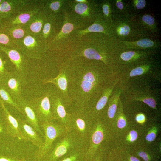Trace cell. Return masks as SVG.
<instances>
[{"label": "cell", "instance_id": "obj_1", "mask_svg": "<svg viewBox=\"0 0 161 161\" xmlns=\"http://www.w3.org/2000/svg\"><path fill=\"white\" fill-rule=\"evenodd\" d=\"M65 68L72 111L88 109L91 104L99 98L107 86L105 85L107 75L102 71L88 66Z\"/></svg>", "mask_w": 161, "mask_h": 161}, {"label": "cell", "instance_id": "obj_2", "mask_svg": "<svg viewBox=\"0 0 161 161\" xmlns=\"http://www.w3.org/2000/svg\"><path fill=\"white\" fill-rule=\"evenodd\" d=\"M44 134V145L37 150L34 157L37 161L41 160L51 151L55 141L64 136L69 130L64 126L54 121L39 124Z\"/></svg>", "mask_w": 161, "mask_h": 161}, {"label": "cell", "instance_id": "obj_3", "mask_svg": "<svg viewBox=\"0 0 161 161\" xmlns=\"http://www.w3.org/2000/svg\"><path fill=\"white\" fill-rule=\"evenodd\" d=\"M69 130L80 140L89 143L90 134L95 120L87 110H75L70 112Z\"/></svg>", "mask_w": 161, "mask_h": 161}, {"label": "cell", "instance_id": "obj_4", "mask_svg": "<svg viewBox=\"0 0 161 161\" xmlns=\"http://www.w3.org/2000/svg\"><path fill=\"white\" fill-rule=\"evenodd\" d=\"M86 145L89 143L80 140L69 130L55 141L50 152L40 161H57L71 151Z\"/></svg>", "mask_w": 161, "mask_h": 161}, {"label": "cell", "instance_id": "obj_5", "mask_svg": "<svg viewBox=\"0 0 161 161\" xmlns=\"http://www.w3.org/2000/svg\"><path fill=\"white\" fill-rule=\"evenodd\" d=\"M51 91L47 90L41 96L28 101L39 124L55 121L51 111L50 98Z\"/></svg>", "mask_w": 161, "mask_h": 161}, {"label": "cell", "instance_id": "obj_6", "mask_svg": "<svg viewBox=\"0 0 161 161\" xmlns=\"http://www.w3.org/2000/svg\"><path fill=\"white\" fill-rule=\"evenodd\" d=\"M50 99L51 112L54 120L69 130L70 113L66 111L61 96L57 90H52Z\"/></svg>", "mask_w": 161, "mask_h": 161}, {"label": "cell", "instance_id": "obj_7", "mask_svg": "<svg viewBox=\"0 0 161 161\" xmlns=\"http://www.w3.org/2000/svg\"><path fill=\"white\" fill-rule=\"evenodd\" d=\"M26 83V77L15 71L8 72L4 78L3 84L15 102L22 96V89Z\"/></svg>", "mask_w": 161, "mask_h": 161}, {"label": "cell", "instance_id": "obj_8", "mask_svg": "<svg viewBox=\"0 0 161 161\" xmlns=\"http://www.w3.org/2000/svg\"><path fill=\"white\" fill-rule=\"evenodd\" d=\"M42 82L44 84L52 83L55 85L66 108L71 107V102L68 93V81L65 66L59 67V74L56 77L44 79Z\"/></svg>", "mask_w": 161, "mask_h": 161}, {"label": "cell", "instance_id": "obj_9", "mask_svg": "<svg viewBox=\"0 0 161 161\" xmlns=\"http://www.w3.org/2000/svg\"><path fill=\"white\" fill-rule=\"evenodd\" d=\"M104 138L103 130L102 125L95 120L91 132L89 144L86 154V161H92L97 147Z\"/></svg>", "mask_w": 161, "mask_h": 161}, {"label": "cell", "instance_id": "obj_10", "mask_svg": "<svg viewBox=\"0 0 161 161\" xmlns=\"http://www.w3.org/2000/svg\"><path fill=\"white\" fill-rule=\"evenodd\" d=\"M0 51L4 52L14 64L15 71L26 77L28 74L29 67L27 60L19 51L0 44Z\"/></svg>", "mask_w": 161, "mask_h": 161}, {"label": "cell", "instance_id": "obj_11", "mask_svg": "<svg viewBox=\"0 0 161 161\" xmlns=\"http://www.w3.org/2000/svg\"><path fill=\"white\" fill-rule=\"evenodd\" d=\"M20 41V47H18L21 53L30 58L39 59L41 58L44 51L38 46L37 40L30 35L25 36Z\"/></svg>", "mask_w": 161, "mask_h": 161}, {"label": "cell", "instance_id": "obj_12", "mask_svg": "<svg viewBox=\"0 0 161 161\" xmlns=\"http://www.w3.org/2000/svg\"><path fill=\"white\" fill-rule=\"evenodd\" d=\"M17 119L23 140L31 142L33 145L38 147V148L41 147L44 145V140L39 133L25 120L19 118Z\"/></svg>", "mask_w": 161, "mask_h": 161}, {"label": "cell", "instance_id": "obj_13", "mask_svg": "<svg viewBox=\"0 0 161 161\" xmlns=\"http://www.w3.org/2000/svg\"><path fill=\"white\" fill-rule=\"evenodd\" d=\"M15 102L21 109L23 113V115L26 117L25 120L26 122L44 138L43 132L41 129L35 113L31 107L29 101L26 100L21 96L17 99Z\"/></svg>", "mask_w": 161, "mask_h": 161}, {"label": "cell", "instance_id": "obj_14", "mask_svg": "<svg viewBox=\"0 0 161 161\" xmlns=\"http://www.w3.org/2000/svg\"><path fill=\"white\" fill-rule=\"evenodd\" d=\"M0 104L4 115L7 134L12 137L23 140V137L19 130L17 119L10 114L0 99Z\"/></svg>", "mask_w": 161, "mask_h": 161}, {"label": "cell", "instance_id": "obj_15", "mask_svg": "<svg viewBox=\"0 0 161 161\" xmlns=\"http://www.w3.org/2000/svg\"><path fill=\"white\" fill-rule=\"evenodd\" d=\"M117 83H115L111 86H106L103 90L100 97L95 106L87 110L90 115L94 119H97V115L100 111L106 104L112 90Z\"/></svg>", "mask_w": 161, "mask_h": 161}, {"label": "cell", "instance_id": "obj_16", "mask_svg": "<svg viewBox=\"0 0 161 161\" xmlns=\"http://www.w3.org/2000/svg\"><path fill=\"white\" fill-rule=\"evenodd\" d=\"M89 145H82L71 151L57 161H86V154Z\"/></svg>", "mask_w": 161, "mask_h": 161}, {"label": "cell", "instance_id": "obj_17", "mask_svg": "<svg viewBox=\"0 0 161 161\" xmlns=\"http://www.w3.org/2000/svg\"><path fill=\"white\" fill-rule=\"evenodd\" d=\"M0 99L4 103H8L10 105L23 114V113L21 109L14 101L3 84H0Z\"/></svg>", "mask_w": 161, "mask_h": 161}, {"label": "cell", "instance_id": "obj_18", "mask_svg": "<svg viewBox=\"0 0 161 161\" xmlns=\"http://www.w3.org/2000/svg\"><path fill=\"white\" fill-rule=\"evenodd\" d=\"M121 91V90L116 91L109 99V106L107 111V116L109 118H113L115 114Z\"/></svg>", "mask_w": 161, "mask_h": 161}, {"label": "cell", "instance_id": "obj_19", "mask_svg": "<svg viewBox=\"0 0 161 161\" xmlns=\"http://www.w3.org/2000/svg\"><path fill=\"white\" fill-rule=\"evenodd\" d=\"M0 6V18L4 20L9 19L13 13V1L4 0Z\"/></svg>", "mask_w": 161, "mask_h": 161}, {"label": "cell", "instance_id": "obj_20", "mask_svg": "<svg viewBox=\"0 0 161 161\" xmlns=\"http://www.w3.org/2000/svg\"><path fill=\"white\" fill-rule=\"evenodd\" d=\"M6 32L12 38L19 39L23 38L25 32L21 28L16 27L13 28L10 27L1 26Z\"/></svg>", "mask_w": 161, "mask_h": 161}, {"label": "cell", "instance_id": "obj_21", "mask_svg": "<svg viewBox=\"0 0 161 161\" xmlns=\"http://www.w3.org/2000/svg\"><path fill=\"white\" fill-rule=\"evenodd\" d=\"M81 55L89 59L101 60L106 63L105 59L103 56L94 49L88 48L86 49L82 52Z\"/></svg>", "mask_w": 161, "mask_h": 161}, {"label": "cell", "instance_id": "obj_22", "mask_svg": "<svg viewBox=\"0 0 161 161\" xmlns=\"http://www.w3.org/2000/svg\"><path fill=\"white\" fill-rule=\"evenodd\" d=\"M12 38L6 32L4 29L0 27V44L10 48L12 46Z\"/></svg>", "mask_w": 161, "mask_h": 161}, {"label": "cell", "instance_id": "obj_23", "mask_svg": "<svg viewBox=\"0 0 161 161\" xmlns=\"http://www.w3.org/2000/svg\"><path fill=\"white\" fill-rule=\"evenodd\" d=\"M104 29L100 24L94 23L86 29L81 30L79 32L80 35H83L89 32H103Z\"/></svg>", "mask_w": 161, "mask_h": 161}, {"label": "cell", "instance_id": "obj_24", "mask_svg": "<svg viewBox=\"0 0 161 161\" xmlns=\"http://www.w3.org/2000/svg\"><path fill=\"white\" fill-rule=\"evenodd\" d=\"M73 25L69 23H66L63 26L61 31L54 39L56 40L63 37L64 35L70 33L73 30Z\"/></svg>", "mask_w": 161, "mask_h": 161}, {"label": "cell", "instance_id": "obj_25", "mask_svg": "<svg viewBox=\"0 0 161 161\" xmlns=\"http://www.w3.org/2000/svg\"><path fill=\"white\" fill-rule=\"evenodd\" d=\"M43 25V22L41 19L35 20L30 25L31 31L34 33H38L41 31Z\"/></svg>", "mask_w": 161, "mask_h": 161}, {"label": "cell", "instance_id": "obj_26", "mask_svg": "<svg viewBox=\"0 0 161 161\" xmlns=\"http://www.w3.org/2000/svg\"><path fill=\"white\" fill-rule=\"evenodd\" d=\"M88 7L85 3H78L75 7V12L80 15H84L87 13Z\"/></svg>", "mask_w": 161, "mask_h": 161}, {"label": "cell", "instance_id": "obj_27", "mask_svg": "<svg viewBox=\"0 0 161 161\" xmlns=\"http://www.w3.org/2000/svg\"><path fill=\"white\" fill-rule=\"evenodd\" d=\"M136 44L139 47L147 48L152 46L154 43L152 41L149 39H144L137 41Z\"/></svg>", "mask_w": 161, "mask_h": 161}, {"label": "cell", "instance_id": "obj_28", "mask_svg": "<svg viewBox=\"0 0 161 161\" xmlns=\"http://www.w3.org/2000/svg\"><path fill=\"white\" fill-rule=\"evenodd\" d=\"M145 67H138L132 70L130 72L129 75L130 77H133L139 75L145 72V71L147 70Z\"/></svg>", "mask_w": 161, "mask_h": 161}, {"label": "cell", "instance_id": "obj_29", "mask_svg": "<svg viewBox=\"0 0 161 161\" xmlns=\"http://www.w3.org/2000/svg\"><path fill=\"white\" fill-rule=\"evenodd\" d=\"M0 161H29L25 158L18 159L10 156H6L0 154Z\"/></svg>", "mask_w": 161, "mask_h": 161}, {"label": "cell", "instance_id": "obj_30", "mask_svg": "<svg viewBox=\"0 0 161 161\" xmlns=\"http://www.w3.org/2000/svg\"><path fill=\"white\" fill-rule=\"evenodd\" d=\"M5 62L3 60L0 53V76L3 79L8 72L5 68Z\"/></svg>", "mask_w": 161, "mask_h": 161}, {"label": "cell", "instance_id": "obj_31", "mask_svg": "<svg viewBox=\"0 0 161 161\" xmlns=\"http://www.w3.org/2000/svg\"><path fill=\"white\" fill-rule=\"evenodd\" d=\"M135 55V52L129 51L122 53L120 55V57L124 61H128L131 60Z\"/></svg>", "mask_w": 161, "mask_h": 161}, {"label": "cell", "instance_id": "obj_32", "mask_svg": "<svg viewBox=\"0 0 161 161\" xmlns=\"http://www.w3.org/2000/svg\"><path fill=\"white\" fill-rule=\"evenodd\" d=\"M143 21L149 25H153L154 23V19L151 15H143L142 18Z\"/></svg>", "mask_w": 161, "mask_h": 161}, {"label": "cell", "instance_id": "obj_33", "mask_svg": "<svg viewBox=\"0 0 161 161\" xmlns=\"http://www.w3.org/2000/svg\"><path fill=\"white\" fill-rule=\"evenodd\" d=\"M144 103L147 104L149 106L155 109L156 107V102L154 99L152 98H146L140 100Z\"/></svg>", "mask_w": 161, "mask_h": 161}, {"label": "cell", "instance_id": "obj_34", "mask_svg": "<svg viewBox=\"0 0 161 161\" xmlns=\"http://www.w3.org/2000/svg\"><path fill=\"white\" fill-rule=\"evenodd\" d=\"M61 5V2L60 1H53L50 3L49 7L52 10L56 12L58 10Z\"/></svg>", "mask_w": 161, "mask_h": 161}, {"label": "cell", "instance_id": "obj_35", "mask_svg": "<svg viewBox=\"0 0 161 161\" xmlns=\"http://www.w3.org/2000/svg\"><path fill=\"white\" fill-rule=\"evenodd\" d=\"M51 29V24L49 23H46L44 25L43 30V33L44 37L46 38L49 35Z\"/></svg>", "mask_w": 161, "mask_h": 161}, {"label": "cell", "instance_id": "obj_36", "mask_svg": "<svg viewBox=\"0 0 161 161\" xmlns=\"http://www.w3.org/2000/svg\"><path fill=\"white\" fill-rule=\"evenodd\" d=\"M130 31V28L127 25H124L120 29L119 34L123 35H128Z\"/></svg>", "mask_w": 161, "mask_h": 161}, {"label": "cell", "instance_id": "obj_37", "mask_svg": "<svg viewBox=\"0 0 161 161\" xmlns=\"http://www.w3.org/2000/svg\"><path fill=\"white\" fill-rule=\"evenodd\" d=\"M126 125V122L125 118L123 116L120 117L118 120L117 126L120 129L123 128Z\"/></svg>", "mask_w": 161, "mask_h": 161}, {"label": "cell", "instance_id": "obj_38", "mask_svg": "<svg viewBox=\"0 0 161 161\" xmlns=\"http://www.w3.org/2000/svg\"><path fill=\"white\" fill-rule=\"evenodd\" d=\"M156 137L155 131H151L149 133L146 137V140L149 142L154 141Z\"/></svg>", "mask_w": 161, "mask_h": 161}, {"label": "cell", "instance_id": "obj_39", "mask_svg": "<svg viewBox=\"0 0 161 161\" xmlns=\"http://www.w3.org/2000/svg\"><path fill=\"white\" fill-rule=\"evenodd\" d=\"M137 132L134 130H132L130 132L129 139L131 142H133L137 139Z\"/></svg>", "mask_w": 161, "mask_h": 161}, {"label": "cell", "instance_id": "obj_40", "mask_svg": "<svg viewBox=\"0 0 161 161\" xmlns=\"http://www.w3.org/2000/svg\"><path fill=\"white\" fill-rule=\"evenodd\" d=\"M146 4V1L145 0H137L136 4V7L139 9L143 8Z\"/></svg>", "mask_w": 161, "mask_h": 161}, {"label": "cell", "instance_id": "obj_41", "mask_svg": "<svg viewBox=\"0 0 161 161\" xmlns=\"http://www.w3.org/2000/svg\"><path fill=\"white\" fill-rule=\"evenodd\" d=\"M136 120L137 122L139 123H142L145 121V117L143 114H139L136 116Z\"/></svg>", "mask_w": 161, "mask_h": 161}, {"label": "cell", "instance_id": "obj_42", "mask_svg": "<svg viewBox=\"0 0 161 161\" xmlns=\"http://www.w3.org/2000/svg\"><path fill=\"white\" fill-rule=\"evenodd\" d=\"M139 155L145 161H148V157L147 154L144 152H140L138 153Z\"/></svg>", "mask_w": 161, "mask_h": 161}, {"label": "cell", "instance_id": "obj_43", "mask_svg": "<svg viewBox=\"0 0 161 161\" xmlns=\"http://www.w3.org/2000/svg\"><path fill=\"white\" fill-rule=\"evenodd\" d=\"M103 12L105 15H107L109 13V6L107 5L104 4L102 7Z\"/></svg>", "mask_w": 161, "mask_h": 161}, {"label": "cell", "instance_id": "obj_44", "mask_svg": "<svg viewBox=\"0 0 161 161\" xmlns=\"http://www.w3.org/2000/svg\"><path fill=\"white\" fill-rule=\"evenodd\" d=\"M117 7L120 9L121 10L123 8V3L120 1H117L116 3Z\"/></svg>", "mask_w": 161, "mask_h": 161}, {"label": "cell", "instance_id": "obj_45", "mask_svg": "<svg viewBox=\"0 0 161 161\" xmlns=\"http://www.w3.org/2000/svg\"><path fill=\"white\" fill-rule=\"evenodd\" d=\"M130 159L131 161H140L137 158L132 156L130 157Z\"/></svg>", "mask_w": 161, "mask_h": 161}, {"label": "cell", "instance_id": "obj_46", "mask_svg": "<svg viewBox=\"0 0 161 161\" xmlns=\"http://www.w3.org/2000/svg\"><path fill=\"white\" fill-rule=\"evenodd\" d=\"M3 125L2 123H0V133L3 131Z\"/></svg>", "mask_w": 161, "mask_h": 161}, {"label": "cell", "instance_id": "obj_47", "mask_svg": "<svg viewBox=\"0 0 161 161\" xmlns=\"http://www.w3.org/2000/svg\"><path fill=\"white\" fill-rule=\"evenodd\" d=\"M76 1L79 3H85L87 2V1L85 0H76Z\"/></svg>", "mask_w": 161, "mask_h": 161}, {"label": "cell", "instance_id": "obj_48", "mask_svg": "<svg viewBox=\"0 0 161 161\" xmlns=\"http://www.w3.org/2000/svg\"><path fill=\"white\" fill-rule=\"evenodd\" d=\"M4 20L0 18V27L2 25Z\"/></svg>", "mask_w": 161, "mask_h": 161}, {"label": "cell", "instance_id": "obj_49", "mask_svg": "<svg viewBox=\"0 0 161 161\" xmlns=\"http://www.w3.org/2000/svg\"><path fill=\"white\" fill-rule=\"evenodd\" d=\"M3 81L4 79L0 76V84H3Z\"/></svg>", "mask_w": 161, "mask_h": 161}, {"label": "cell", "instance_id": "obj_50", "mask_svg": "<svg viewBox=\"0 0 161 161\" xmlns=\"http://www.w3.org/2000/svg\"><path fill=\"white\" fill-rule=\"evenodd\" d=\"M93 161H99V159H98V158H96L95 159H95H93Z\"/></svg>", "mask_w": 161, "mask_h": 161}, {"label": "cell", "instance_id": "obj_51", "mask_svg": "<svg viewBox=\"0 0 161 161\" xmlns=\"http://www.w3.org/2000/svg\"><path fill=\"white\" fill-rule=\"evenodd\" d=\"M4 1V0H0V4Z\"/></svg>", "mask_w": 161, "mask_h": 161}, {"label": "cell", "instance_id": "obj_52", "mask_svg": "<svg viewBox=\"0 0 161 161\" xmlns=\"http://www.w3.org/2000/svg\"><path fill=\"white\" fill-rule=\"evenodd\" d=\"M0 11H1V6L0 4Z\"/></svg>", "mask_w": 161, "mask_h": 161}, {"label": "cell", "instance_id": "obj_53", "mask_svg": "<svg viewBox=\"0 0 161 161\" xmlns=\"http://www.w3.org/2000/svg\"><path fill=\"white\" fill-rule=\"evenodd\" d=\"M41 161L40 160V161Z\"/></svg>", "mask_w": 161, "mask_h": 161}]
</instances>
